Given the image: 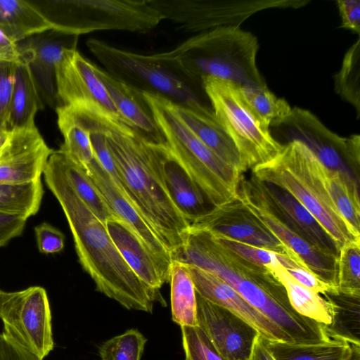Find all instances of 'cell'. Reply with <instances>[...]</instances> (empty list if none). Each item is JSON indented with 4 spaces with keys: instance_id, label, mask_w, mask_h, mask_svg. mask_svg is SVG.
<instances>
[{
    "instance_id": "1",
    "label": "cell",
    "mask_w": 360,
    "mask_h": 360,
    "mask_svg": "<svg viewBox=\"0 0 360 360\" xmlns=\"http://www.w3.org/2000/svg\"><path fill=\"white\" fill-rule=\"evenodd\" d=\"M43 176L67 219L79 262L96 290L127 309L152 313L155 302L165 306L160 292L144 284L125 262L105 224L77 195L65 176L57 150L49 157Z\"/></svg>"
},
{
    "instance_id": "2",
    "label": "cell",
    "mask_w": 360,
    "mask_h": 360,
    "mask_svg": "<svg viewBox=\"0 0 360 360\" xmlns=\"http://www.w3.org/2000/svg\"><path fill=\"white\" fill-rule=\"evenodd\" d=\"M172 259L199 267L222 279L278 326L292 342L330 338L324 324L294 310L284 287L266 267L241 258L206 231L190 228L185 242L172 255Z\"/></svg>"
},
{
    "instance_id": "3",
    "label": "cell",
    "mask_w": 360,
    "mask_h": 360,
    "mask_svg": "<svg viewBox=\"0 0 360 360\" xmlns=\"http://www.w3.org/2000/svg\"><path fill=\"white\" fill-rule=\"evenodd\" d=\"M82 115L105 134L124 194L155 231L171 255L190 224L169 197L153 161V146L136 129L89 107Z\"/></svg>"
},
{
    "instance_id": "4",
    "label": "cell",
    "mask_w": 360,
    "mask_h": 360,
    "mask_svg": "<svg viewBox=\"0 0 360 360\" xmlns=\"http://www.w3.org/2000/svg\"><path fill=\"white\" fill-rule=\"evenodd\" d=\"M258 40L240 27H224L195 34L156 58L202 84L205 78L240 86H265L257 64Z\"/></svg>"
},
{
    "instance_id": "5",
    "label": "cell",
    "mask_w": 360,
    "mask_h": 360,
    "mask_svg": "<svg viewBox=\"0 0 360 360\" xmlns=\"http://www.w3.org/2000/svg\"><path fill=\"white\" fill-rule=\"evenodd\" d=\"M323 163L302 142L283 144L271 160L252 170L257 179L289 192L320 224L338 251L345 245L360 241L335 207L322 177Z\"/></svg>"
},
{
    "instance_id": "6",
    "label": "cell",
    "mask_w": 360,
    "mask_h": 360,
    "mask_svg": "<svg viewBox=\"0 0 360 360\" xmlns=\"http://www.w3.org/2000/svg\"><path fill=\"white\" fill-rule=\"evenodd\" d=\"M143 94L167 148L210 203L217 207L237 198L243 174L225 163L190 130L176 114L173 103L156 94Z\"/></svg>"
},
{
    "instance_id": "7",
    "label": "cell",
    "mask_w": 360,
    "mask_h": 360,
    "mask_svg": "<svg viewBox=\"0 0 360 360\" xmlns=\"http://www.w3.org/2000/svg\"><path fill=\"white\" fill-rule=\"evenodd\" d=\"M90 52L119 81L142 93L160 96L192 109L211 106L202 85L161 61L154 54L136 53L89 39Z\"/></svg>"
},
{
    "instance_id": "8",
    "label": "cell",
    "mask_w": 360,
    "mask_h": 360,
    "mask_svg": "<svg viewBox=\"0 0 360 360\" xmlns=\"http://www.w3.org/2000/svg\"><path fill=\"white\" fill-rule=\"evenodd\" d=\"M56 30L77 35L98 30L144 33L164 20L148 0L30 1Z\"/></svg>"
},
{
    "instance_id": "9",
    "label": "cell",
    "mask_w": 360,
    "mask_h": 360,
    "mask_svg": "<svg viewBox=\"0 0 360 360\" xmlns=\"http://www.w3.org/2000/svg\"><path fill=\"white\" fill-rule=\"evenodd\" d=\"M220 124L236 146L247 171L275 157L283 148L245 100L240 86L214 78L202 80Z\"/></svg>"
},
{
    "instance_id": "10",
    "label": "cell",
    "mask_w": 360,
    "mask_h": 360,
    "mask_svg": "<svg viewBox=\"0 0 360 360\" xmlns=\"http://www.w3.org/2000/svg\"><path fill=\"white\" fill-rule=\"evenodd\" d=\"M271 134L285 143H304L328 168L339 172L359 185L360 136H340L328 129L311 112L295 107L281 122L271 124Z\"/></svg>"
},
{
    "instance_id": "11",
    "label": "cell",
    "mask_w": 360,
    "mask_h": 360,
    "mask_svg": "<svg viewBox=\"0 0 360 360\" xmlns=\"http://www.w3.org/2000/svg\"><path fill=\"white\" fill-rule=\"evenodd\" d=\"M167 19L185 32L240 27L254 13L268 8H297L305 0H148Z\"/></svg>"
},
{
    "instance_id": "12",
    "label": "cell",
    "mask_w": 360,
    "mask_h": 360,
    "mask_svg": "<svg viewBox=\"0 0 360 360\" xmlns=\"http://www.w3.org/2000/svg\"><path fill=\"white\" fill-rule=\"evenodd\" d=\"M0 319L3 334L43 360L53 349L51 311L46 290L31 286L2 292Z\"/></svg>"
},
{
    "instance_id": "13",
    "label": "cell",
    "mask_w": 360,
    "mask_h": 360,
    "mask_svg": "<svg viewBox=\"0 0 360 360\" xmlns=\"http://www.w3.org/2000/svg\"><path fill=\"white\" fill-rule=\"evenodd\" d=\"M240 201L271 231L301 262L326 283L338 287V254L323 250L294 231L267 204L254 178L241 176L237 191Z\"/></svg>"
},
{
    "instance_id": "14",
    "label": "cell",
    "mask_w": 360,
    "mask_h": 360,
    "mask_svg": "<svg viewBox=\"0 0 360 360\" xmlns=\"http://www.w3.org/2000/svg\"><path fill=\"white\" fill-rule=\"evenodd\" d=\"M77 50L65 53L56 70L59 106L86 105L124 123L95 70Z\"/></svg>"
},
{
    "instance_id": "15",
    "label": "cell",
    "mask_w": 360,
    "mask_h": 360,
    "mask_svg": "<svg viewBox=\"0 0 360 360\" xmlns=\"http://www.w3.org/2000/svg\"><path fill=\"white\" fill-rule=\"evenodd\" d=\"M190 228L272 251L296 256L238 198L214 207ZM297 257V256H296Z\"/></svg>"
},
{
    "instance_id": "16",
    "label": "cell",
    "mask_w": 360,
    "mask_h": 360,
    "mask_svg": "<svg viewBox=\"0 0 360 360\" xmlns=\"http://www.w3.org/2000/svg\"><path fill=\"white\" fill-rule=\"evenodd\" d=\"M79 35L50 30L18 42L44 104L56 109V70L66 52L77 50Z\"/></svg>"
},
{
    "instance_id": "17",
    "label": "cell",
    "mask_w": 360,
    "mask_h": 360,
    "mask_svg": "<svg viewBox=\"0 0 360 360\" xmlns=\"http://www.w3.org/2000/svg\"><path fill=\"white\" fill-rule=\"evenodd\" d=\"M53 151L35 124L10 129L0 148V184H24L41 180Z\"/></svg>"
},
{
    "instance_id": "18",
    "label": "cell",
    "mask_w": 360,
    "mask_h": 360,
    "mask_svg": "<svg viewBox=\"0 0 360 360\" xmlns=\"http://www.w3.org/2000/svg\"><path fill=\"white\" fill-rule=\"evenodd\" d=\"M197 320L223 360H250L259 333L248 323L196 293Z\"/></svg>"
},
{
    "instance_id": "19",
    "label": "cell",
    "mask_w": 360,
    "mask_h": 360,
    "mask_svg": "<svg viewBox=\"0 0 360 360\" xmlns=\"http://www.w3.org/2000/svg\"><path fill=\"white\" fill-rule=\"evenodd\" d=\"M186 266L196 293L200 296L230 311L254 328L266 340L292 342L278 326L251 306L227 283L199 267Z\"/></svg>"
},
{
    "instance_id": "20",
    "label": "cell",
    "mask_w": 360,
    "mask_h": 360,
    "mask_svg": "<svg viewBox=\"0 0 360 360\" xmlns=\"http://www.w3.org/2000/svg\"><path fill=\"white\" fill-rule=\"evenodd\" d=\"M113 212L133 231L140 241L165 265L171 267L172 255L155 231L139 212L110 175L94 158L85 169Z\"/></svg>"
},
{
    "instance_id": "21",
    "label": "cell",
    "mask_w": 360,
    "mask_h": 360,
    "mask_svg": "<svg viewBox=\"0 0 360 360\" xmlns=\"http://www.w3.org/2000/svg\"><path fill=\"white\" fill-rule=\"evenodd\" d=\"M153 155L169 197L191 226L214 206L167 146L153 145Z\"/></svg>"
},
{
    "instance_id": "22",
    "label": "cell",
    "mask_w": 360,
    "mask_h": 360,
    "mask_svg": "<svg viewBox=\"0 0 360 360\" xmlns=\"http://www.w3.org/2000/svg\"><path fill=\"white\" fill-rule=\"evenodd\" d=\"M108 232L125 262L148 288L159 291L169 281L171 267L162 264L120 217L105 221Z\"/></svg>"
},
{
    "instance_id": "23",
    "label": "cell",
    "mask_w": 360,
    "mask_h": 360,
    "mask_svg": "<svg viewBox=\"0 0 360 360\" xmlns=\"http://www.w3.org/2000/svg\"><path fill=\"white\" fill-rule=\"evenodd\" d=\"M252 175L264 200L294 231L314 245L339 254L327 232L289 192Z\"/></svg>"
},
{
    "instance_id": "24",
    "label": "cell",
    "mask_w": 360,
    "mask_h": 360,
    "mask_svg": "<svg viewBox=\"0 0 360 360\" xmlns=\"http://www.w3.org/2000/svg\"><path fill=\"white\" fill-rule=\"evenodd\" d=\"M95 70L124 123L136 129L149 143L167 146L165 136L143 93L119 81L97 65Z\"/></svg>"
},
{
    "instance_id": "25",
    "label": "cell",
    "mask_w": 360,
    "mask_h": 360,
    "mask_svg": "<svg viewBox=\"0 0 360 360\" xmlns=\"http://www.w3.org/2000/svg\"><path fill=\"white\" fill-rule=\"evenodd\" d=\"M173 105L179 118L206 146L239 174L246 172L236 146L212 107L192 109Z\"/></svg>"
},
{
    "instance_id": "26",
    "label": "cell",
    "mask_w": 360,
    "mask_h": 360,
    "mask_svg": "<svg viewBox=\"0 0 360 360\" xmlns=\"http://www.w3.org/2000/svg\"><path fill=\"white\" fill-rule=\"evenodd\" d=\"M265 267L283 285L289 302L296 312L324 325L332 323L334 315L332 303L297 282L279 262L276 255L271 263Z\"/></svg>"
},
{
    "instance_id": "27",
    "label": "cell",
    "mask_w": 360,
    "mask_h": 360,
    "mask_svg": "<svg viewBox=\"0 0 360 360\" xmlns=\"http://www.w3.org/2000/svg\"><path fill=\"white\" fill-rule=\"evenodd\" d=\"M44 106L29 67L21 58L15 63V81L8 120V128L17 129L34 125L35 115Z\"/></svg>"
},
{
    "instance_id": "28",
    "label": "cell",
    "mask_w": 360,
    "mask_h": 360,
    "mask_svg": "<svg viewBox=\"0 0 360 360\" xmlns=\"http://www.w3.org/2000/svg\"><path fill=\"white\" fill-rule=\"evenodd\" d=\"M0 30L18 43L52 26L30 1L0 0Z\"/></svg>"
},
{
    "instance_id": "29",
    "label": "cell",
    "mask_w": 360,
    "mask_h": 360,
    "mask_svg": "<svg viewBox=\"0 0 360 360\" xmlns=\"http://www.w3.org/2000/svg\"><path fill=\"white\" fill-rule=\"evenodd\" d=\"M265 342L276 360H343L352 352V345L340 338L314 342L265 339Z\"/></svg>"
},
{
    "instance_id": "30",
    "label": "cell",
    "mask_w": 360,
    "mask_h": 360,
    "mask_svg": "<svg viewBox=\"0 0 360 360\" xmlns=\"http://www.w3.org/2000/svg\"><path fill=\"white\" fill-rule=\"evenodd\" d=\"M63 143L58 150L83 169L92 161L94 151L90 131L68 106L56 109Z\"/></svg>"
},
{
    "instance_id": "31",
    "label": "cell",
    "mask_w": 360,
    "mask_h": 360,
    "mask_svg": "<svg viewBox=\"0 0 360 360\" xmlns=\"http://www.w3.org/2000/svg\"><path fill=\"white\" fill-rule=\"evenodd\" d=\"M169 282L172 321L180 326H198L196 291L186 264L172 261Z\"/></svg>"
},
{
    "instance_id": "32",
    "label": "cell",
    "mask_w": 360,
    "mask_h": 360,
    "mask_svg": "<svg viewBox=\"0 0 360 360\" xmlns=\"http://www.w3.org/2000/svg\"><path fill=\"white\" fill-rule=\"evenodd\" d=\"M323 296L332 303L334 311L332 323L324 325L327 335L360 346V296L339 291Z\"/></svg>"
},
{
    "instance_id": "33",
    "label": "cell",
    "mask_w": 360,
    "mask_h": 360,
    "mask_svg": "<svg viewBox=\"0 0 360 360\" xmlns=\"http://www.w3.org/2000/svg\"><path fill=\"white\" fill-rule=\"evenodd\" d=\"M322 177L326 188L340 214L360 235V204L359 185L342 173L323 165Z\"/></svg>"
},
{
    "instance_id": "34",
    "label": "cell",
    "mask_w": 360,
    "mask_h": 360,
    "mask_svg": "<svg viewBox=\"0 0 360 360\" xmlns=\"http://www.w3.org/2000/svg\"><path fill=\"white\" fill-rule=\"evenodd\" d=\"M57 153L69 184L91 212L104 224L108 219L117 217L86 171L68 160L58 150Z\"/></svg>"
},
{
    "instance_id": "35",
    "label": "cell",
    "mask_w": 360,
    "mask_h": 360,
    "mask_svg": "<svg viewBox=\"0 0 360 360\" xmlns=\"http://www.w3.org/2000/svg\"><path fill=\"white\" fill-rule=\"evenodd\" d=\"M43 195L41 180L24 184H0V213L27 219L39 211Z\"/></svg>"
},
{
    "instance_id": "36",
    "label": "cell",
    "mask_w": 360,
    "mask_h": 360,
    "mask_svg": "<svg viewBox=\"0 0 360 360\" xmlns=\"http://www.w3.org/2000/svg\"><path fill=\"white\" fill-rule=\"evenodd\" d=\"M335 91L360 117V40L345 53L340 71L334 75Z\"/></svg>"
},
{
    "instance_id": "37",
    "label": "cell",
    "mask_w": 360,
    "mask_h": 360,
    "mask_svg": "<svg viewBox=\"0 0 360 360\" xmlns=\"http://www.w3.org/2000/svg\"><path fill=\"white\" fill-rule=\"evenodd\" d=\"M243 96L259 119L267 127L282 121L292 108L283 98H277L266 86H240Z\"/></svg>"
},
{
    "instance_id": "38",
    "label": "cell",
    "mask_w": 360,
    "mask_h": 360,
    "mask_svg": "<svg viewBox=\"0 0 360 360\" xmlns=\"http://www.w3.org/2000/svg\"><path fill=\"white\" fill-rule=\"evenodd\" d=\"M338 289L344 294L360 296V241L348 243L339 251Z\"/></svg>"
},
{
    "instance_id": "39",
    "label": "cell",
    "mask_w": 360,
    "mask_h": 360,
    "mask_svg": "<svg viewBox=\"0 0 360 360\" xmlns=\"http://www.w3.org/2000/svg\"><path fill=\"white\" fill-rule=\"evenodd\" d=\"M146 341L138 330H127L100 345L101 360H140Z\"/></svg>"
},
{
    "instance_id": "40",
    "label": "cell",
    "mask_w": 360,
    "mask_h": 360,
    "mask_svg": "<svg viewBox=\"0 0 360 360\" xmlns=\"http://www.w3.org/2000/svg\"><path fill=\"white\" fill-rule=\"evenodd\" d=\"M275 255L283 266L300 284L322 295L338 292V287L321 279L308 269L297 257L286 254Z\"/></svg>"
},
{
    "instance_id": "41",
    "label": "cell",
    "mask_w": 360,
    "mask_h": 360,
    "mask_svg": "<svg viewBox=\"0 0 360 360\" xmlns=\"http://www.w3.org/2000/svg\"><path fill=\"white\" fill-rule=\"evenodd\" d=\"M186 360H223L199 326H181Z\"/></svg>"
},
{
    "instance_id": "42",
    "label": "cell",
    "mask_w": 360,
    "mask_h": 360,
    "mask_svg": "<svg viewBox=\"0 0 360 360\" xmlns=\"http://www.w3.org/2000/svg\"><path fill=\"white\" fill-rule=\"evenodd\" d=\"M210 234L222 246L241 258L257 265L265 267L266 265L271 263L275 257V253L272 251L229 238Z\"/></svg>"
},
{
    "instance_id": "43",
    "label": "cell",
    "mask_w": 360,
    "mask_h": 360,
    "mask_svg": "<svg viewBox=\"0 0 360 360\" xmlns=\"http://www.w3.org/2000/svg\"><path fill=\"white\" fill-rule=\"evenodd\" d=\"M15 63L0 61V123L6 125L15 81Z\"/></svg>"
},
{
    "instance_id": "44",
    "label": "cell",
    "mask_w": 360,
    "mask_h": 360,
    "mask_svg": "<svg viewBox=\"0 0 360 360\" xmlns=\"http://www.w3.org/2000/svg\"><path fill=\"white\" fill-rule=\"evenodd\" d=\"M39 251L45 255L60 252L65 245V236L51 224L43 222L34 227Z\"/></svg>"
},
{
    "instance_id": "45",
    "label": "cell",
    "mask_w": 360,
    "mask_h": 360,
    "mask_svg": "<svg viewBox=\"0 0 360 360\" xmlns=\"http://www.w3.org/2000/svg\"><path fill=\"white\" fill-rule=\"evenodd\" d=\"M27 219L20 216L0 213V247L6 245L24 231Z\"/></svg>"
},
{
    "instance_id": "46",
    "label": "cell",
    "mask_w": 360,
    "mask_h": 360,
    "mask_svg": "<svg viewBox=\"0 0 360 360\" xmlns=\"http://www.w3.org/2000/svg\"><path fill=\"white\" fill-rule=\"evenodd\" d=\"M341 18V26L359 34L360 32V1H337Z\"/></svg>"
},
{
    "instance_id": "47",
    "label": "cell",
    "mask_w": 360,
    "mask_h": 360,
    "mask_svg": "<svg viewBox=\"0 0 360 360\" xmlns=\"http://www.w3.org/2000/svg\"><path fill=\"white\" fill-rule=\"evenodd\" d=\"M0 360H41L0 333Z\"/></svg>"
},
{
    "instance_id": "48",
    "label": "cell",
    "mask_w": 360,
    "mask_h": 360,
    "mask_svg": "<svg viewBox=\"0 0 360 360\" xmlns=\"http://www.w3.org/2000/svg\"><path fill=\"white\" fill-rule=\"evenodd\" d=\"M20 59L18 43L0 30V61L17 63Z\"/></svg>"
},
{
    "instance_id": "49",
    "label": "cell",
    "mask_w": 360,
    "mask_h": 360,
    "mask_svg": "<svg viewBox=\"0 0 360 360\" xmlns=\"http://www.w3.org/2000/svg\"><path fill=\"white\" fill-rule=\"evenodd\" d=\"M250 360H276L268 349L265 339L259 334L254 341Z\"/></svg>"
},
{
    "instance_id": "50",
    "label": "cell",
    "mask_w": 360,
    "mask_h": 360,
    "mask_svg": "<svg viewBox=\"0 0 360 360\" xmlns=\"http://www.w3.org/2000/svg\"><path fill=\"white\" fill-rule=\"evenodd\" d=\"M10 131V129L8 125L0 123V148L6 141L8 134Z\"/></svg>"
},
{
    "instance_id": "51",
    "label": "cell",
    "mask_w": 360,
    "mask_h": 360,
    "mask_svg": "<svg viewBox=\"0 0 360 360\" xmlns=\"http://www.w3.org/2000/svg\"><path fill=\"white\" fill-rule=\"evenodd\" d=\"M349 360H360V346L352 345V353Z\"/></svg>"
},
{
    "instance_id": "52",
    "label": "cell",
    "mask_w": 360,
    "mask_h": 360,
    "mask_svg": "<svg viewBox=\"0 0 360 360\" xmlns=\"http://www.w3.org/2000/svg\"><path fill=\"white\" fill-rule=\"evenodd\" d=\"M352 356V354H350V356H349L348 357H347L346 359H343V360H349L350 359V357Z\"/></svg>"
},
{
    "instance_id": "53",
    "label": "cell",
    "mask_w": 360,
    "mask_h": 360,
    "mask_svg": "<svg viewBox=\"0 0 360 360\" xmlns=\"http://www.w3.org/2000/svg\"><path fill=\"white\" fill-rule=\"evenodd\" d=\"M2 292H3V290L0 289V298H1V294H2Z\"/></svg>"
}]
</instances>
